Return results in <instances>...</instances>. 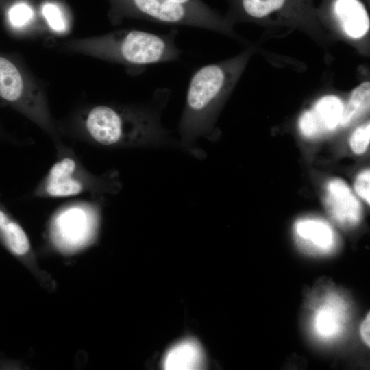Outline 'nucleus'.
I'll return each instance as SVG.
<instances>
[{"instance_id": "obj_1", "label": "nucleus", "mask_w": 370, "mask_h": 370, "mask_svg": "<svg viewBox=\"0 0 370 370\" xmlns=\"http://www.w3.org/2000/svg\"><path fill=\"white\" fill-rule=\"evenodd\" d=\"M171 93L169 88H158L142 102L92 106L82 117L83 133L88 141L101 147L175 145L183 149L180 140L162 122Z\"/></svg>"}, {"instance_id": "obj_2", "label": "nucleus", "mask_w": 370, "mask_h": 370, "mask_svg": "<svg viewBox=\"0 0 370 370\" xmlns=\"http://www.w3.org/2000/svg\"><path fill=\"white\" fill-rule=\"evenodd\" d=\"M232 68L225 64H208L197 69L190 77L177 132L183 149L198 158L202 157V152L195 143L212 136L217 111L231 86Z\"/></svg>"}, {"instance_id": "obj_3", "label": "nucleus", "mask_w": 370, "mask_h": 370, "mask_svg": "<svg viewBox=\"0 0 370 370\" xmlns=\"http://www.w3.org/2000/svg\"><path fill=\"white\" fill-rule=\"evenodd\" d=\"M177 34L176 27L164 34L121 29L91 39L88 51L98 58L123 64L130 74L138 75L151 66L181 60L184 51L177 44Z\"/></svg>"}, {"instance_id": "obj_4", "label": "nucleus", "mask_w": 370, "mask_h": 370, "mask_svg": "<svg viewBox=\"0 0 370 370\" xmlns=\"http://www.w3.org/2000/svg\"><path fill=\"white\" fill-rule=\"evenodd\" d=\"M114 24L127 18L204 29L221 27V19L203 0H108Z\"/></svg>"}, {"instance_id": "obj_5", "label": "nucleus", "mask_w": 370, "mask_h": 370, "mask_svg": "<svg viewBox=\"0 0 370 370\" xmlns=\"http://www.w3.org/2000/svg\"><path fill=\"white\" fill-rule=\"evenodd\" d=\"M58 150V160L34 190V197L60 198L82 194L101 197L119 191L121 184L118 173L112 171L95 175L64 146Z\"/></svg>"}, {"instance_id": "obj_6", "label": "nucleus", "mask_w": 370, "mask_h": 370, "mask_svg": "<svg viewBox=\"0 0 370 370\" xmlns=\"http://www.w3.org/2000/svg\"><path fill=\"white\" fill-rule=\"evenodd\" d=\"M0 99L34 121L58 143L56 131L41 93L29 86L17 63L2 53H0Z\"/></svg>"}, {"instance_id": "obj_7", "label": "nucleus", "mask_w": 370, "mask_h": 370, "mask_svg": "<svg viewBox=\"0 0 370 370\" xmlns=\"http://www.w3.org/2000/svg\"><path fill=\"white\" fill-rule=\"evenodd\" d=\"M91 202H76L61 208L51 223V241L64 253H72L90 245L95 238L99 212Z\"/></svg>"}, {"instance_id": "obj_8", "label": "nucleus", "mask_w": 370, "mask_h": 370, "mask_svg": "<svg viewBox=\"0 0 370 370\" xmlns=\"http://www.w3.org/2000/svg\"><path fill=\"white\" fill-rule=\"evenodd\" d=\"M349 320L346 301L334 291H327L315 302L310 319L312 334L323 342H332L344 333Z\"/></svg>"}, {"instance_id": "obj_9", "label": "nucleus", "mask_w": 370, "mask_h": 370, "mask_svg": "<svg viewBox=\"0 0 370 370\" xmlns=\"http://www.w3.org/2000/svg\"><path fill=\"white\" fill-rule=\"evenodd\" d=\"M294 235L301 249L311 255H325L334 251L337 237L326 221L317 217L298 219L294 225Z\"/></svg>"}, {"instance_id": "obj_10", "label": "nucleus", "mask_w": 370, "mask_h": 370, "mask_svg": "<svg viewBox=\"0 0 370 370\" xmlns=\"http://www.w3.org/2000/svg\"><path fill=\"white\" fill-rule=\"evenodd\" d=\"M325 204L333 220L343 227L356 225L360 221V203L341 179H332L327 184Z\"/></svg>"}, {"instance_id": "obj_11", "label": "nucleus", "mask_w": 370, "mask_h": 370, "mask_svg": "<svg viewBox=\"0 0 370 370\" xmlns=\"http://www.w3.org/2000/svg\"><path fill=\"white\" fill-rule=\"evenodd\" d=\"M334 15L344 32L351 38H360L369 29V17L359 0H335Z\"/></svg>"}, {"instance_id": "obj_12", "label": "nucleus", "mask_w": 370, "mask_h": 370, "mask_svg": "<svg viewBox=\"0 0 370 370\" xmlns=\"http://www.w3.org/2000/svg\"><path fill=\"white\" fill-rule=\"evenodd\" d=\"M204 364V354L200 345L195 340L182 341L172 347L166 354L163 367L169 370L200 369Z\"/></svg>"}, {"instance_id": "obj_13", "label": "nucleus", "mask_w": 370, "mask_h": 370, "mask_svg": "<svg viewBox=\"0 0 370 370\" xmlns=\"http://www.w3.org/2000/svg\"><path fill=\"white\" fill-rule=\"evenodd\" d=\"M0 199V237L14 254L23 256L30 249L29 238L21 226L9 215Z\"/></svg>"}, {"instance_id": "obj_14", "label": "nucleus", "mask_w": 370, "mask_h": 370, "mask_svg": "<svg viewBox=\"0 0 370 370\" xmlns=\"http://www.w3.org/2000/svg\"><path fill=\"white\" fill-rule=\"evenodd\" d=\"M343 109L344 104L339 97L327 95L317 101L310 110L323 134L340 125Z\"/></svg>"}, {"instance_id": "obj_15", "label": "nucleus", "mask_w": 370, "mask_h": 370, "mask_svg": "<svg viewBox=\"0 0 370 370\" xmlns=\"http://www.w3.org/2000/svg\"><path fill=\"white\" fill-rule=\"evenodd\" d=\"M370 83L365 82L352 92L347 103L344 106L340 125H349L369 108Z\"/></svg>"}, {"instance_id": "obj_16", "label": "nucleus", "mask_w": 370, "mask_h": 370, "mask_svg": "<svg viewBox=\"0 0 370 370\" xmlns=\"http://www.w3.org/2000/svg\"><path fill=\"white\" fill-rule=\"evenodd\" d=\"M8 25L13 29H22L34 18L35 10L27 0H12L3 11Z\"/></svg>"}, {"instance_id": "obj_17", "label": "nucleus", "mask_w": 370, "mask_h": 370, "mask_svg": "<svg viewBox=\"0 0 370 370\" xmlns=\"http://www.w3.org/2000/svg\"><path fill=\"white\" fill-rule=\"evenodd\" d=\"M42 16L51 29L62 33L68 29V21L63 7L56 1H46L40 7Z\"/></svg>"}, {"instance_id": "obj_18", "label": "nucleus", "mask_w": 370, "mask_h": 370, "mask_svg": "<svg viewBox=\"0 0 370 370\" xmlns=\"http://www.w3.org/2000/svg\"><path fill=\"white\" fill-rule=\"evenodd\" d=\"M285 0H239L240 9L251 18H260L280 9Z\"/></svg>"}, {"instance_id": "obj_19", "label": "nucleus", "mask_w": 370, "mask_h": 370, "mask_svg": "<svg viewBox=\"0 0 370 370\" xmlns=\"http://www.w3.org/2000/svg\"><path fill=\"white\" fill-rule=\"evenodd\" d=\"M370 142L369 121L358 126L352 132L349 139V145L354 153L358 155L364 153Z\"/></svg>"}, {"instance_id": "obj_20", "label": "nucleus", "mask_w": 370, "mask_h": 370, "mask_svg": "<svg viewBox=\"0 0 370 370\" xmlns=\"http://www.w3.org/2000/svg\"><path fill=\"white\" fill-rule=\"evenodd\" d=\"M299 128L302 135L308 138H316L322 134L310 110L301 114L299 120Z\"/></svg>"}, {"instance_id": "obj_21", "label": "nucleus", "mask_w": 370, "mask_h": 370, "mask_svg": "<svg viewBox=\"0 0 370 370\" xmlns=\"http://www.w3.org/2000/svg\"><path fill=\"white\" fill-rule=\"evenodd\" d=\"M370 171L365 169L356 177L354 182V189L357 195L365 202L370 203Z\"/></svg>"}, {"instance_id": "obj_22", "label": "nucleus", "mask_w": 370, "mask_h": 370, "mask_svg": "<svg viewBox=\"0 0 370 370\" xmlns=\"http://www.w3.org/2000/svg\"><path fill=\"white\" fill-rule=\"evenodd\" d=\"M360 332L363 341L367 345L369 346V313L367 314L366 318L362 321Z\"/></svg>"}, {"instance_id": "obj_23", "label": "nucleus", "mask_w": 370, "mask_h": 370, "mask_svg": "<svg viewBox=\"0 0 370 370\" xmlns=\"http://www.w3.org/2000/svg\"><path fill=\"white\" fill-rule=\"evenodd\" d=\"M12 0H0V12H2L5 8V6L10 2Z\"/></svg>"}]
</instances>
